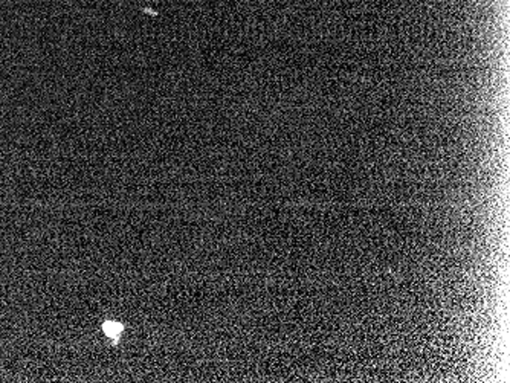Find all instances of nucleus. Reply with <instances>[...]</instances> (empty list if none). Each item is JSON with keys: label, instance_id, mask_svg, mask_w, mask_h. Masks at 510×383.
Listing matches in <instances>:
<instances>
[{"label": "nucleus", "instance_id": "f257e3e1", "mask_svg": "<svg viewBox=\"0 0 510 383\" xmlns=\"http://www.w3.org/2000/svg\"><path fill=\"white\" fill-rule=\"evenodd\" d=\"M102 332L105 333L107 338H110L112 341L118 342L122 332H124V325L119 324V322H115V321H105L102 324Z\"/></svg>", "mask_w": 510, "mask_h": 383}]
</instances>
